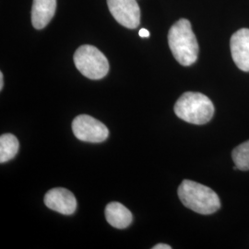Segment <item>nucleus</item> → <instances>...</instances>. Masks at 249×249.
Here are the masks:
<instances>
[{"label":"nucleus","mask_w":249,"mask_h":249,"mask_svg":"<svg viewBox=\"0 0 249 249\" xmlns=\"http://www.w3.org/2000/svg\"><path fill=\"white\" fill-rule=\"evenodd\" d=\"M168 44L174 57L179 64L188 67L196 62L198 44L189 20L181 18L171 27Z\"/></svg>","instance_id":"nucleus-1"},{"label":"nucleus","mask_w":249,"mask_h":249,"mask_svg":"<svg viewBox=\"0 0 249 249\" xmlns=\"http://www.w3.org/2000/svg\"><path fill=\"white\" fill-rule=\"evenodd\" d=\"M182 203L196 213L210 215L221 208L218 195L210 187L191 180H184L178 187Z\"/></svg>","instance_id":"nucleus-2"},{"label":"nucleus","mask_w":249,"mask_h":249,"mask_svg":"<svg viewBox=\"0 0 249 249\" xmlns=\"http://www.w3.org/2000/svg\"><path fill=\"white\" fill-rule=\"evenodd\" d=\"M176 115L190 124H204L214 115L213 102L203 93L187 91L180 96L174 107Z\"/></svg>","instance_id":"nucleus-3"},{"label":"nucleus","mask_w":249,"mask_h":249,"mask_svg":"<svg viewBox=\"0 0 249 249\" xmlns=\"http://www.w3.org/2000/svg\"><path fill=\"white\" fill-rule=\"evenodd\" d=\"M74 63L78 71L90 80L105 78L109 71L107 56L92 45H81L74 53Z\"/></svg>","instance_id":"nucleus-4"},{"label":"nucleus","mask_w":249,"mask_h":249,"mask_svg":"<svg viewBox=\"0 0 249 249\" xmlns=\"http://www.w3.org/2000/svg\"><path fill=\"white\" fill-rule=\"evenodd\" d=\"M72 131L78 140L84 142H103L109 136L106 124L87 115L75 117L72 122Z\"/></svg>","instance_id":"nucleus-5"},{"label":"nucleus","mask_w":249,"mask_h":249,"mask_svg":"<svg viewBox=\"0 0 249 249\" xmlns=\"http://www.w3.org/2000/svg\"><path fill=\"white\" fill-rule=\"evenodd\" d=\"M112 16L122 26L136 29L141 22V9L136 0H107Z\"/></svg>","instance_id":"nucleus-6"},{"label":"nucleus","mask_w":249,"mask_h":249,"mask_svg":"<svg viewBox=\"0 0 249 249\" xmlns=\"http://www.w3.org/2000/svg\"><path fill=\"white\" fill-rule=\"evenodd\" d=\"M45 204L48 209L63 215H72L77 210V199L70 190L56 187L49 190L45 196Z\"/></svg>","instance_id":"nucleus-7"},{"label":"nucleus","mask_w":249,"mask_h":249,"mask_svg":"<svg viewBox=\"0 0 249 249\" xmlns=\"http://www.w3.org/2000/svg\"><path fill=\"white\" fill-rule=\"evenodd\" d=\"M231 57L237 68L249 71V29L243 28L234 33L230 42Z\"/></svg>","instance_id":"nucleus-8"},{"label":"nucleus","mask_w":249,"mask_h":249,"mask_svg":"<svg viewBox=\"0 0 249 249\" xmlns=\"http://www.w3.org/2000/svg\"><path fill=\"white\" fill-rule=\"evenodd\" d=\"M56 9V0H34L32 23L37 30L44 29L53 18Z\"/></svg>","instance_id":"nucleus-9"},{"label":"nucleus","mask_w":249,"mask_h":249,"mask_svg":"<svg viewBox=\"0 0 249 249\" xmlns=\"http://www.w3.org/2000/svg\"><path fill=\"white\" fill-rule=\"evenodd\" d=\"M107 223L116 229H124L132 223V213L124 205L119 202H111L106 208Z\"/></svg>","instance_id":"nucleus-10"},{"label":"nucleus","mask_w":249,"mask_h":249,"mask_svg":"<svg viewBox=\"0 0 249 249\" xmlns=\"http://www.w3.org/2000/svg\"><path fill=\"white\" fill-rule=\"evenodd\" d=\"M19 144L18 139L12 134H4L0 137V162L4 163L12 160L18 153Z\"/></svg>","instance_id":"nucleus-11"},{"label":"nucleus","mask_w":249,"mask_h":249,"mask_svg":"<svg viewBox=\"0 0 249 249\" xmlns=\"http://www.w3.org/2000/svg\"><path fill=\"white\" fill-rule=\"evenodd\" d=\"M231 158L235 164L234 169L241 171L249 170V141L242 143L231 152Z\"/></svg>","instance_id":"nucleus-12"},{"label":"nucleus","mask_w":249,"mask_h":249,"mask_svg":"<svg viewBox=\"0 0 249 249\" xmlns=\"http://www.w3.org/2000/svg\"><path fill=\"white\" fill-rule=\"evenodd\" d=\"M139 36L142 38H148V37H150V32L147 29H142L139 32Z\"/></svg>","instance_id":"nucleus-13"},{"label":"nucleus","mask_w":249,"mask_h":249,"mask_svg":"<svg viewBox=\"0 0 249 249\" xmlns=\"http://www.w3.org/2000/svg\"><path fill=\"white\" fill-rule=\"evenodd\" d=\"M153 249H171L172 248L168 246V245H166V244H158V245H156V246H154Z\"/></svg>","instance_id":"nucleus-14"},{"label":"nucleus","mask_w":249,"mask_h":249,"mask_svg":"<svg viewBox=\"0 0 249 249\" xmlns=\"http://www.w3.org/2000/svg\"><path fill=\"white\" fill-rule=\"evenodd\" d=\"M4 76H3V73L0 72V89L2 90L3 89V86H4Z\"/></svg>","instance_id":"nucleus-15"}]
</instances>
